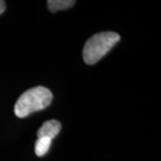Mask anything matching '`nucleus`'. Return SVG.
Instances as JSON below:
<instances>
[{"instance_id": "obj_1", "label": "nucleus", "mask_w": 161, "mask_h": 161, "mask_svg": "<svg viewBox=\"0 0 161 161\" xmlns=\"http://www.w3.org/2000/svg\"><path fill=\"white\" fill-rule=\"evenodd\" d=\"M52 98V92L45 87L31 88L19 97L14 106V114L17 117L23 118L33 112L46 108L51 103Z\"/></svg>"}, {"instance_id": "obj_2", "label": "nucleus", "mask_w": 161, "mask_h": 161, "mask_svg": "<svg viewBox=\"0 0 161 161\" xmlns=\"http://www.w3.org/2000/svg\"><path fill=\"white\" fill-rule=\"evenodd\" d=\"M120 40L114 31H103L93 35L84 45L82 57L87 64H94L99 61Z\"/></svg>"}, {"instance_id": "obj_3", "label": "nucleus", "mask_w": 161, "mask_h": 161, "mask_svg": "<svg viewBox=\"0 0 161 161\" xmlns=\"http://www.w3.org/2000/svg\"><path fill=\"white\" fill-rule=\"evenodd\" d=\"M61 130V123L57 120L45 122L37 132L38 138H48L52 140L58 135Z\"/></svg>"}, {"instance_id": "obj_4", "label": "nucleus", "mask_w": 161, "mask_h": 161, "mask_svg": "<svg viewBox=\"0 0 161 161\" xmlns=\"http://www.w3.org/2000/svg\"><path fill=\"white\" fill-rule=\"evenodd\" d=\"M75 1L74 0H48L47 1V7L53 13L65 10L74 6Z\"/></svg>"}, {"instance_id": "obj_5", "label": "nucleus", "mask_w": 161, "mask_h": 161, "mask_svg": "<svg viewBox=\"0 0 161 161\" xmlns=\"http://www.w3.org/2000/svg\"><path fill=\"white\" fill-rule=\"evenodd\" d=\"M52 140L48 138H38L35 143V153L39 157H42L48 151Z\"/></svg>"}, {"instance_id": "obj_6", "label": "nucleus", "mask_w": 161, "mask_h": 161, "mask_svg": "<svg viewBox=\"0 0 161 161\" xmlns=\"http://www.w3.org/2000/svg\"><path fill=\"white\" fill-rule=\"evenodd\" d=\"M6 10V2L0 0V14H2Z\"/></svg>"}]
</instances>
